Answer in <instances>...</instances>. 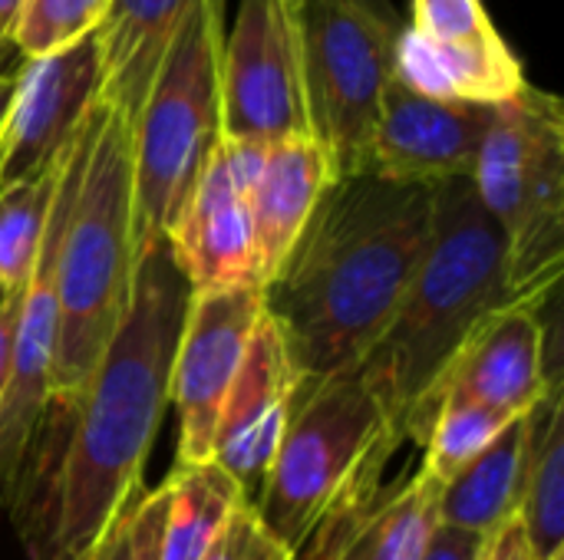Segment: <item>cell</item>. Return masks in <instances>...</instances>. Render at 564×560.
Listing matches in <instances>:
<instances>
[{
  "mask_svg": "<svg viewBox=\"0 0 564 560\" xmlns=\"http://www.w3.org/2000/svg\"><path fill=\"white\" fill-rule=\"evenodd\" d=\"M330 182V162L314 139H284L264 145L248 191L261 284L284 267Z\"/></svg>",
  "mask_w": 564,
  "mask_h": 560,
  "instance_id": "cell-17",
  "label": "cell"
},
{
  "mask_svg": "<svg viewBox=\"0 0 564 560\" xmlns=\"http://www.w3.org/2000/svg\"><path fill=\"white\" fill-rule=\"evenodd\" d=\"M20 10H23V0H0V36H7L10 43H13Z\"/></svg>",
  "mask_w": 564,
  "mask_h": 560,
  "instance_id": "cell-33",
  "label": "cell"
},
{
  "mask_svg": "<svg viewBox=\"0 0 564 560\" xmlns=\"http://www.w3.org/2000/svg\"><path fill=\"white\" fill-rule=\"evenodd\" d=\"M440 482L423 469L380 508L317 541L311 560H420L440 525Z\"/></svg>",
  "mask_w": 564,
  "mask_h": 560,
  "instance_id": "cell-21",
  "label": "cell"
},
{
  "mask_svg": "<svg viewBox=\"0 0 564 560\" xmlns=\"http://www.w3.org/2000/svg\"><path fill=\"white\" fill-rule=\"evenodd\" d=\"M301 383L304 380L284 347L278 323L261 314L225 396L212 442V462H218L238 482L248 505L258 502Z\"/></svg>",
  "mask_w": 564,
  "mask_h": 560,
  "instance_id": "cell-14",
  "label": "cell"
},
{
  "mask_svg": "<svg viewBox=\"0 0 564 560\" xmlns=\"http://www.w3.org/2000/svg\"><path fill=\"white\" fill-rule=\"evenodd\" d=\"M390 432L360 363L301 383L258 502L261 525L297 558Z\"/></svg>",
  "mask_w": 564,
  "mask_h": 560,
  "instance_id": "cell-7",
  "label": "cell"
},
{
  "mask_svg": "<svg viewBox=\"0 0 564 560\" xmlns=\"http://www.w3.org/2000/svg\"><path fill=\"white\" fill-rule=\"evenodd\" d=\"M486 541L489 538H482V535L459 531L449 525H436L420 560H479L486 551Z\"/></svg>",
  "mask_w": 564,
  "mask_h": 560,
  "instance_id": "cell-30",
  "label": "cell"
},
{
  "mask_svg": "<svg viewBox=\"0 0 564 560\" xmlns=\"http://www.w3.org/2000/svg\"><path fill=\"white\" fill-rule=\"evenodd\" d=\"M20 69V66H17ZM17 69L10 73H0V132H3V122H7V112H10V102H13V89H17Z\"/></svg>",
  "mask_w": 564,
  "mask_h": 560,
  "instance_id": "cell-34",
  "label": "cell"
},
{
  "mask_svg": "<svg viewBox=\"0 0 564 560\" xmlns=\"http://www.w3.org/2000/svg\"><path fill=\"white\" fill-rule=\"evenodd\" d=\"M169 515L165 485L132 492L126 505L109 518L83 560H162V535Z\"/></svg>",
  "mask_w": 564,
  "mask_h": 560,
  "instance_id": "cell-27",
  "label": "cell"
},
{
  "mask_svg": "<svg viewBox=\"0 0 564 560\" xmlns=\"http://www.w3.org/2000/svg\"><path fill=\"white\" fill-rule=\"evenodd\" d=\"M413 30L453 50H492L506 43L482 0H413Z\"/></svg>",
  "mask_w": 564,
  "mask_h": 560,
  "instance_id": "cell-28",
  "label": "cell"
},
{
  "mask_svg": "<svg viewBox=\"0 0 564 560\" xmlns=\"http://www.w3.org/2000/svg\"><path fill=\"white\" fill-rule=\"evenodd\" d=\"M423 261L373 350L360 360L383 403L390 432L423 449L426 403L469 333L502 307L522 304L509 287L506 238L482 208L473 178L430 188Z\"/></svg>",
  "mask_w": 564,
  "mask_h": 560,
  "instance_id": "cell-3",
  "label": "cell"
},
{
  "mask_svg": "<svg viewBox=\"0 0 564 560\" xmlns=\"http://www.w3.org/2000/svg\"><path fill=\"white\" fill-rule=\"evenodd\" d=\"M479 560H535L532 558V548L525 541V531L519 525V518L506 521L489 541H486V551Z\"/></svg>",
  "mask_w": 564,
  "mask_h": 560,
  "instance_id": "cell-31",
  "label": "cell"
},
{
  "mask_svg": "<svg viewBox=\"0 0 564 560\" xmlns=\"http://www.w3.org/2000/svg\"><path fill=\"white\" fill-rule=\"evenodd\" d=\"M261 155L264 145L221 139L198 188L165 234L169 254L192 294L264 287L248 208V191Z\"/></svg>",
  "mask_w": 564,
  "mask_h": 560,
  "instance_id": "cell-12",
  "label": "cell"
},
{
  "mask_svg": "<svg viewBox=\"0 0 564 560\" xmlns=\"http://www.w3.org/2000/svg\"><path fill=\"white\" fill-rule=\"evenodd\" d=\"M433 191L370 172L337 178L264 284L304 383L360 363L390 327L430 241Z\"/></svg>",
  "mask_w": 564,
  "mask_h": 560,
  "instance_id": "cell-2",
  "label": "cell"
},
{
  "mask_svg": "<svg viewBox=\"0 0 564 560\" xmlns=\"http://www.w3.org/2000/svg\"><path fill=\"white\" fill-rule=\"evenodd\" d=\"M192 287L178 274L169 244H152L135 257L132 300L93 370L76 406H53L66 419V436L53 429L59 449L53 475L36 479L46 492L40 528L26 538L33 560H83L109 518L142 488V465L169 406L172 360Z\"/></svg>",
  "mask_w": 564,
  "mask_h": 560,
  "instance_id": "cell-1",
  "label": "cell"
},
{
  "mask_svg": "<svg viewBox=\"0 0 564 560\" xmlns=\"http://www.w3.org/2000/svg\"><path fill=\"white\" fill-rule=\"evenodd\" d=\"M162 485L169 492L162 560H205L228 518L248 505L238 482L218 462H175Z\"/></svg>",
  "mask_w": 564,
  "mask_h": 560,
  "instance_id": "cell-23",
  "label": "cell"
},
{
  "mask_svg": "<svg viewBox=\"0 0 564 560\" xmlns=\"http://www.w3.org/2000/svg\"><path fill=\"white\" fill-rule=\"evenodd\" d=\"M76 188L56 264V350L50 406H76L132 300L135 205L126 116L96 99L76 139Z\"/></svg>",
  "mask_w": 564,
  "mask_h": 560,
  "instance_id": "cell-4",
  "label": "cell"
},
{
  "mask_svg": "<svg viewBox=\"0 0 564 560\" xmlns=\"http://www.w3.org/2000/svg\"><path fill=\"white\" fill-rule=\"evenodd\" d=\"M99 86L96 33L59 53L20 63L13 102L0 132V195L50 172L63 158L99 99Z\"/></svg>",
  "mask_w": 564,
  "mask_h": 560,
  "instance_id": "cell-13",
  "label": "cell"
},
{
  "mask_svg": "<svg viewBox=\"0 0 564 560\" xmlns=\"http://www.w3.org/2000/svg\"><path fill=\"white\" fill-rule=\"evenodd\" d=\"M489 122L492 106L430 99L393 76L380 99L367 172L426 188L469 178Z\"/></svg>",
  "mask_w": 564,
  "mask_h": 560,
  "instance_id": "cell-15",
  "label": "cell"
},
{
  "mask_svg": "<svg viewBox=\"0 0 564 560\" xmlns=\"http://www.w3.org/2000/svg\"><path fill=\"white\" fill-rule=\"evenodd\" d=\"M509 422L516 419L469 396L459 393L436 396L430 406L420 469L440 485H446L459 469H466L476 455H482Z\"/></svg>",
  "mask_w": 564,
  "mask_h": 560,
  "instance_id": "cell-24",
  "label": "cell"
},
{
  "mask_svg": "<svg viewBox=\"0 0 564 560\" xmlns=\"http://www.w3.org/2000/svg\"><path fill=\"white\" fill-rule=\"evenodd\" d=\"M23 59H20V53H17V46L7 40V36H0V73H10V69H17Z\"/></svg>",
  "mask_w": 564,
  "mask_h": 560,
  "instance_id": "cell-35",
  "label": "cell"
},
{
  "mask_svg": "<svg viewBox=\"0 0 564 560\" xmlns=\"http://www.w3.org/2000/svg\"><path fill=\"white\" fill-rule=\"evenodd\" d=\"M76 139V135H73ZM76 188V149L63 152L53 208L46 221V234L26 281L17 333H13V363L7 393L0 399V492L10 495L23 459L46 419L53 399V350H56V323H59V297H56V264L63 248V224Z\"/></svg>",
  "mask_w": 564,
  "mask_h": 560,
  "instance_id": "cell-10",
  "label": "cell"
},
{
  "mask_svg": "<svg viewBox=\"0 0 564 560\" xmlns=\"http://www.w3.org/2000/svg\"><path fill=\"white\" fill-rule=\"evenodd\" d=\"M205 560H297L258 518L251 505H241L221 535L215 538Z\"/></svg>",
  "mask_w": 564,
  "mask_h": 560,
  "instance_id": "cell-29",
  "label": "cell"
},
{
  "mask_svg": "<svg viewBox=\"0 0 564 560\" xmlns=\"http://www.w3.org/2000/svg\"><path fill=\"white\" fill-rule=\"evenodd\" d=\"M261 314L264 287L192 294L169 386L178 416V465L212 462L215 426Z\"/></svg>",
  "mask_w": 564,
  "mask_h": 560,
  "instance_id": "cell-11",
  "label": "cell"
},
{
  "mask_svg": "<svg viewBox=\"0 0 564 560\" xmlns=\"http://www.w3.org/2000/svg\"><path fill=\"white\" fill-rule=\"evenodd\" d=\"M225 0L185 13L132 125L135 257L162 244L221 145Z\"/></svg>",
  "mask_w": 564,
  "mask_h": 560,
  "instance_id": "cell-5",
  "label": "cell"
},
{
  "mask_svg": "<svg viewBox=\"0 0 564 560\" xmlns=\"http://www.w3.org/2000/svg\"><path fill=\"white\" fill-rule=\"evenodd\" d=\"M221 139H311L294 17L281 0H241L221 43Z\"/></svg>",
  "mask_w": 564,
  "mask_h": 560,
  "instance_id": "cell-9",
  "label": "cell"
},
{
  "mask_svg": "<svg viewBox=\"0 0 564 560\" xmlns=\"http://www.w3.org/2000/svg\"><path fill=\"white\" fill-rule=\"evenodd\" d=\"M516 518L535 560H562L564 548V403L552 386L525 416V459Z\"/></svg>",
  "mask_w": 564,
  "mask_h": 560,
  "instance_id": "cell-20",
  "label": "cell"
},
{
  "mask_svg": "<svg viewBox=\"0 0 564 560\" xmlns=\"http://www.w3.org/2000/svg\"><path fill=\"white\" fill-rule=\"evenodd\" d=\"M542 304L545 300H522L502 307L469 333L426 403V422L433 399L443 393L469 396L519 419L552 386H558V376L545 360L549 337L542 323Z\"/></svg>",
  "mask_w": 564,
  "mask_h": 560,
  "instance_id": "cell-16",
  "label": "cell"
},
{
  "mask_svg": "<svg viewBox=\"0 0 564 560\" xmlns=\"http://www.w3.org/2000/svg\"><path fill=\"white\" fill-rule=\"evenodd\" d=\"M109 0H23L13 46L20 59H40L99 30Z\"/></svg>",
  "mask_w": 564,
  "mask_h": 560,
  "instance_id": "cell-26",
  "label": "cell"
},
{
  "mask_svg": "<svg viewBox=\"0 0 564 560\" xmlns=\"http://www.w3.org/2000/svg\"><path fill=\"white\" fill-rule=\"evenodd\" d=\"M20 300H23V294L0 297V399H3V393H7V380H10V363H13V333H17Z\"/></svg>",
  "mask_w": 564,
  "mask_h": 560,
  "instance_id": "cell-32",
  "label": "cell"
},
{
  "mask_svg": "<svg viewBox=\"0 0 564 560\" xmlns=\"http://www.w3.org/2000/svg\"><path fill=\"white\" fill-rule=\"evenodd\" d=\"M195 0H109L96 30L102 86L99 99L132 125L185 13Z\"/></svg>",
  "mask_w": 564,
  "mask_h": 560,
  "instance_id": "cell-18",
  "label": "cell"
},
{
  "mask_svg": "<svg viewBox=\"0 0 564 560\" xmlns=\"http://www.w3.org/2000/svg\"><path fill=\"white\" fill-rule=\"evenodd\" d=\"M281 3H284V7H288V13H294V10H297V7H301V0H281Z\"/></svg>",
  "mask_w": 564,
  "mask_h": 560,
  "instance_id": "cell-36",
  "label": "cell"
},
{
  "mask_svg": "<svg viewBox=\"0 0 564 560\" xmlns=\"http://www.w3.org/2000/svg\"><path fill=\"white\" fill-rule=\"evenodd\" d=\"M59 165L63 158L50 172L0 195V297L26 290L46 234Z\"/></svg>",
  "mask_w": 564,
  "mask_h": 560,
  "instance_id": "cell-25",
  "label": "cell"
},
{
  "mask_svg": "<svg viewBox=\"0 0 564 560\" xmlns=\"http://www.w3.org/2000/svg\"><path fill=\"white\" fill-rule=\"evenodd\" d=\"M291 17L311 139L334 182L364 175L403 26L387 0H301Z\"/></svg>",
  "mask_w": 564,
  "mask_h": 560,
  "instance_id": "cell-8",
  "label": "cell"
},
{
  "mask_svg": "<svg viewBox=\"0 0 564 560\" xmlns=\"http://www.w3.org/2000/svg\"><path fill=\"white\" fill-rule=\"evenodd\" d=\"M525 416L509 422L482 455L440 488V525L492 538L516 518L525 459Z\"/></svg>",
  "mask_w": 564,
  "mask_h": 560,
  "instance_id": "cell-22",
  "label": "cell"
},
{
  "mask_svg": "<svg viewBox=\"0 0 564 560\" xmlns=\"http://www.w3.org/2000/svg\"><path fill=\"white\" fill-rule=\"evenodd\" d=\"M473 188L506 238L516 300H549L564 264V109L532 83L502 106L473 165Z\"/></svg>",
  "mask_w": 564,
  "mask_h": 560,
  "instance_id": "cell-6",
  "label": "cell"
},
{
  "mask_svg": "<svg viewBox=\"0 0 564 560\" xmlns=\"http://www.w3.org/2000/svg\"><path fill=\"white\" fill-rule=\"evenodd\" d=\"M393 76L430 99L469 106H502L529 86L522 59L509 43L492 50H453L423 40L413 26H403L397 36Z\"/></svg>",
  "mask_w": 564,
  "mask_h": 560,
  "instance_id": "cell-19",
  "label": "cell"
}]
</instances>
